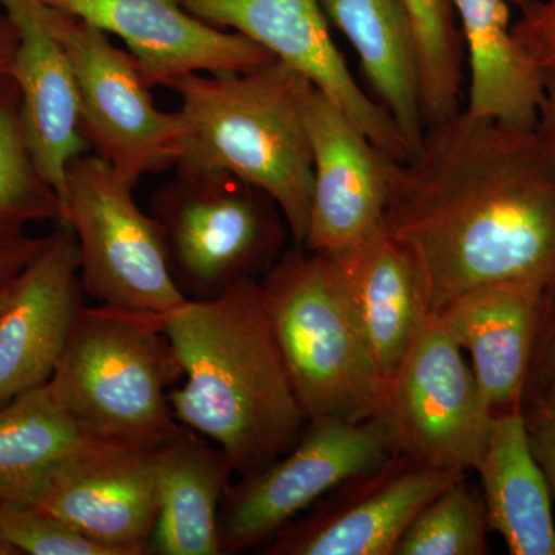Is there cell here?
Masks as SVG:
<instances>
[{
	"mask_svg": "<svg viewBox=\"0 0 555 555\" xmlns=\"http://www.w3.org/2000/svg\"><path fill=\"white\" fill-rule=\"evenodd\" d=\"M42 385L0 406V505H33L62 460L93 443Z\"/></svg>",
	"mask_w": 555,
	"mask_h": 555,
	"instance_id": "24",
	"label": "cell"
},
{
	"mask_svg": "<svg viewBox=\"0 0 555 555\" xmlns=\"http://www.w3.org/2000/svg\"><path fill=\"white\" fill-rule=\"evenodd\" d=\"M334 259L358 331L386 390L430 317L422 273L385 228Z\"/></svg>",
	"mask_w": 555,
	"mask_h": 555,
	"instance_id": "19",
	"label": "cell"
},
{
	"mask_svg": "<svg viewBox=\"0 0 555 555\" xmlns=\"http://www.w3.org/2000/svg\"><path fill=\"white\" fill-rule=\"evenodd\" d=\"M166 87L178 94L189 129L179 164L228 171L264 192L302 247L313 192L308 108L315 87L276 60L247 73H192Z\"/></svg>",
	"mask_w": 555,
	"mask_h": 555,
	"instance_id": "3",
	"label": "cell"
},
{
	"mask_svg": "<svg viewBox=\"0 0 555 555\" xmlns=\"http://www.w3.org/2000/svg\"><path fill=\"white\" fill-rule=\"evenodd\" d=\"M175 169V178L152 196L150 215L184 297L207 301L264 276L284 254L288 232L276 204L228 171L189 164Z\"/></svg>",
	"mask_w": 555,
	"mask_h": 555,
	"instance_id": "6",
	"label": "cell"
},
{
	"mask_svg": "<svg viewBox=\"0 0 555 555\" xmlns=\"http://www.w3.org/2000/svg\"><path fill=\"white\" fill-rule=\"evenodd\" d=\"M137 184L100 156H78L67 169L61 221L79 248L83 294L96 305L167 315L190 301L169 268L158 222L133 198Z\"/></svg>",
	"mask_w": 555,
	"mask_h": 555,
	"instance_id": "7",
	"label": "cell"
},
{
	"mask_svg": "<svg viewBox=\"0 0 555 555\" xmlns=\"http://www.w3.org/2000/svg\"><path fill=\"white\" fill-rule=\"evenodd\" d=\"M521 414L532 455L545 473L555 499V389L524 397Z\"/></svg>",
	"mask_w": 555,
	"mask_h": 555,
	"instance_id": "30",
	"label": "cell"
},
{
	"mask_svg": "<svg viewBox=\"0 0 555 555\" xmlns=\"http://www.w3.org/2000/svg\"><path fill=\"white\" fill-rule=\"evenodd\" d=\"M208 25L232 28L294 68L352 120L382 152L406 163L411 152L396 120L361 90L328 31L320 0H181Z\"/></svg>",
	"mask_w": 555,
	"mask_h": 555,
	"instance_id": "12",
	"label": "cell"
},
{
	"mask_svg": "<svg viewBox=\"0 0 555 555\" xmlns=\"http://www.w3.org/2000/svg\"><path fill=\"white\" fill-rule=\"evenodd\" d=\"M46 243L47 236H33L25 225L0 222V294L38 257Z\"/></svg>",
	"mask_w": 555,
	"mask_h": 555,
	"instance_id": "32",
	"label": "cell"
},
{
	"mask_svg": "<svg viewBox=\"0 0 555 555\" xmlns=\"http://www.w3.org/2000/svg\"><path fill=\"white\" fill-rule=\"evenodd\" d=\"M466 477L393 452L337 486L281 529L262 555H396L404 532L441 491Z\"/></svg>",
	"mask_w": 555,
	"mask_h": 555,
	"instance_id": "11",
	"label": "cell"
},
{
	"mask_svg": "<svg viewBox=\"0 0 555 555\" xmlns=\"http://www.w3.org/2000/svg\"><path fill=\"white\" fill-rule=\"evenodd\" d=\"M543 288L531 283L491 284L460 295L434 315L469 353L492 415L521 408Z\"/></svg>",
	"mask_w": 555,
	"mask_h": 555,
	"instance_id": "18",
	"label": "cell"
},
{
	"mask_svg": "<svg viewBox=\"0 0 555 555\" xmlns=\"http://www.w3.org/2000/svg\"><path fill=\"white\" fill-rule=\"evenodd\" d=\"M158 518L150 554L221 555L218 514L235 474L229 456L184 427L155 449Z\"/></svg>",
	"mask_w": 555,
	"mask_h": 555,
	"instance_id": "20",
	"label": "cell"
},
{
	"mask_svg": "<svg viewBox=\"0 0 555 555\" xmlns=\"http://www.w3.org/2000/svg\"><path fill=\"white\" fill-rule=\"evenodd\" d=\"M0 302V406L47 385L62 356L83 291L75 232L64 221Z\"/></svg>",
	"mask_w": 555,
	"mask_h": 555,
	"instance_id": "16",
	"label": "cell"
},
{
	"mask_svg": "<svg viewBox=\"0 0 555 555\" xmlns=\"http://www.w3.org/2000/svg\"><path fill=\"white\" fill-rule=\"evenodd\" d=\"M17 31L11 76L21 90L28 141L40 173L64 206L69 163L90 145L80 131L72 62L51 31L42 0H0Z\"/></svg>",
	"mask_w": 555,
	"mask_h": 555,
	"instance_id": "17",
	"label": "cell"
},
{
	"mask_svg": "<svg viewBox=\"0 0 555 555\" xmlns=\"http://www.w3.org/2000/svg\"><path fill=\"white\" fill-rule=\"evenodd\" d=\"M61 221L56 192L40 173L25 126L22 96L11 75L0 76V222Z\"/></svg>",
	"mask_w": 555,
	"mask_h": 555,
	"instance_id": "25",
	"label": "cell"
},
{
	"mask_svg": "<svg viewBox=\"0 0 555 555\" xmlns=\"http://www.w3.org/2000/svg\"><path fill=\"white\" fill-rule=\"evenodd\" d=\"M313 192L302 248L337 258L385 228L393 158L315 89L308 108Z\"/></svg>",
	"mask_w": 555,
	"mask_h": 555,
	"instance_id": "14",
	"label": "cell"
},
{
	"mask_svg": "<svg viewBox=\"0 0 555 555\" xmlns=\"http://www.w3.org/2000/svg\"><path fill=\"white\" fill-rule=\"evenodd\" d=\"M378 416L397 454L437 469L476 470L492 414L473 366L436 317L386 386Z\"/></svg>",
	"mask_w": 555,
	"mask_h": 555,
	"instance_id": "10",
	"label": "cell"
},
{
	"mask_svg": "<svg viewBox=\"0 0 555 555\" xmlns=\"http://www.w3.org/2000/svg\"><path fill=\"white\" fill-rule=\"evenodd\" d=\"M537 130L555 153V75H545V100L540 109Z\"/></svg>",
	"mask_w": 555,
	"mask_h": 555,
	"instance_id": "33",
	"label": "cell"
},
{
	"mask_svg": "<svg viewBox=\"0 0 555 555\" xmlns=\"http://www.w3.org/2000/svg\"><path fill=\"white\" fill-rule=\"evenodd\" d=\"M30 506L113 555L150 554L158 518L155 451L93 441L51 470Z\"/></svg>",
	"mask_w": 555,
	"mask_h": 555,
	"instance_id": "13",
	"label": "cell"
},
{
	"mask_svg": "<svg viewBox=\"0 0 555 555\" xmlns=\"http://www.w3.org/2000/svg\"><path fill=\"white\" fill-rule=\"evenodd\" d=\"M182 371L169 400L179 423L217 444L241 476L297 444L309 420L292 385L261 283L248 280L163 317Z\"/></svg>",
	"mask_w": 555,
	"mask_h": 555,
	"instance_id": "2",
	"label": "cell"
},
{
	"mask_svg": "<svg viewBox=\"0 0 555 555\" xmlns=\"http://www.w3.org/2000/svg\"><path fill=\"white\" fill-rule=\"evenodd\" d=\"M489 531L481 489L463 477L415 517L396 555H485Z\"/></svg>",
	"mask_w": 555,
	"mask_h": 555,
	"instance_id": "27",
	"label": "cell"
},
{
	"mask_svg": "<svg viewBox=\"0 0 555 555\" xmlns=\"http://www.w3.org/2000/svg\"><path fill=\"white\" fill-rule=\"evenodd\" d=\"M509 2H513V3H521V2H526V0H509Z\"/></svg>",
	"mask_w": 555,
	"mask_h": 555,
	"instance_id": "36",
	"label": "cell"
},
{
	"mask_svg": "<svg viewBox=\"0 0 555 555\" xmlns=\"http://www.w3.org/2000/svg\"><path fill=\"white\" fill-rule=\"evenodd\" d=\"M385 230L418 266L430 315L500 283L555 281V153L540 131L455 113L390 167Z\"/></svg>",
	"mask_w": 555,
	"mask_h": 555,
	"instance_id": "1",
	"label": "cell"
},
{
	"mask_svg": "<svg viewBox=\"0 0 555 555\" xmlns=\"http://www.w3.org/2000/svg\"><path fill=\"white\" fill-rule=\"evenodd\" d=\"M46 7L51 31L72 62L80 131L90 149L133 184L144 175L177 167L189 137L181 112L156 107L130 51L113 46L89 22Z\"/></svg>",
	"mask_w": 555,
	"mask_h": 555,
	"instance_id": "8",
	"label": "cell"
},
{
	"mask_svg": "<svg viewBox=\"0 0 555 555\" xmlns=\"http://www.w3.org/2000/svg\"><path fill=\"white\" fill-rule=\"evenodd\" d=\"M0 535L17 555H113L61 518L30 505H0Z\"/></svg>",
	"mask_w": 555,
	"mask_h": 555,
	"instance_id": "28",
	"label": "cell"
},
{
	"mask_svg": "<svg viewBox=\"0 0 555 555\" xmlns=\"http://www.w3.org/2000/svg\"><path fill=\"white\" fill-rule=\"evenodd\" d=\"M349 39L372 89L414 158L425 137L414 27L404 0H320Z\"/></svg>",
	"mask_w": 555,
	"mask_h": 555,
	"instance_id": "22",
	"label": "cell"
},
{
	"mask_svg": "<svg viewBox=\"0 0 555 555\" xmlns=\"http://www.w3.org/2000/svg\"><path fill=\"white\" fill-rule=\"evenodd\" d=\"M3 292H5V291H3ZM3 292H2V294H0V302H2V295H3Z\"/></svg>",
	"mask_w": 555,
	"mask_h": 555,
	"instance_id": "37",
	"label": "cell"
},
{
	"mask_svg": "<svg viewBox=\"0 0 555 555\" xmlns=\"http://www.w3.org/2000/svg\"><path fill=\"white\" fill-rule=\"evenodd\" d=\"M0 555H17L16 551L3 540L2 535H0Z\"/></svg>",
	"mask_w": 555,
	"mask_h": 555,
	"instance_id": "35",
	"label": "cell"
},
{
	"mask_svg": "<svg viewBox=\"0 0 555 555\" xmlns=\"http://www.w3.org/2000/svg\"><path fill=\"white\" fill-rule=\"evenodd\" d=\"M476 473L489 529L509 554L555 555L553 492L529 447L521 408L492 415Z\"/></svg>",
	"mask_w": 555,
	"mask_h": 555,
	"instance_id": "21",
	"label": "cell"
},
{
	"mask_svg": "<svg viewBox=\"0 0 555 555\" xmlns=\"http://www.w3.org/2000/svg\"><path fill=\"white\" fill-rule=\"evenodd\" d=\"M392 454L379 416L309 420L291 451L225 489L218 514L221 555L261 550L302 511Z\"/></svg>",
	"mask_w": 555,
	"mask_h": 555,
	"instance_id": "9",
	"label": "cell"
},
{
	"mask_svg": "<svg viewBox=\"0 0 555 555\" xmlns=\"http://www.w3.org/2000/svg\"><path fill=\"white\" fill-rule=\"evenodd\" d=\"M509 0H451L469 61L466 112L514 129L534 130L545 100V76L518 47L509 24Z\"/></svg>",
	"mask_w": 555,
	"mask_h": 555,
	"instance_id": "23",
	"label": "cell"
},
{
	"mask_svg": "<svg viewBox=\"0 0 555 555\" xmlns=\"http://www.w3.org/2000/svg\"><path fill=\"white\" fill-rule=\"evenodd\" d=\"M416 42L425 122L460 112L463 83L462 40L452 20L451 0H404Z\"/></svg>",
	"mask_w": 555,
	"mask_h": 555,
	"instance_id": "26",
	"label": "cell"
},
{
	"mask_svg": "<svg viewBox=\"0 0 555 555\" xmlns=\"http://www.w3.org/2000/svg\"><path fill=\"white\" fill-rule=\"evenodd\" d=\"M518 7L520 20L513 25L518 47L543 76L555 75V0H526Z\"/></svg>",
	"mask_w": 555,
	"mask_h": 555,
	"instance_id": "29",
	"label": "cell"
},
{
	"mask_svg": "<svg viewBox=\"0 0 555 555\" xmlns=\"http://www.w3.org/2000/svg\"><path fill=\"white\" fill-rule=\"evenodd\" d=\"M163 317L102 305L79 310L47 386L87 436L155 451L184 430L169 400L182 371Z\"/></svg>",
	"mask_w": 555,
	"mask_h": 555,
	"instance_id": "4",
	"label": "cell"
},
{
	"mask_svg": "<svg viewBox=\"0 0 555 555\" xmlns=\"http://www.w3.org/2000/svg\"><path fill=\"white\" fill-rule=\"evenodd\" d=\"M550 389H555V281L543 288L524 397Z\"/></svg>",
	"mask_w": 555,
	"mask_h": 555,
	"instance_id": "31",
	"label": "cell"
},
{
	"mask_svg": "<svg viewBox=\"0 0 555 555\" xmlns=\"http://www.w3.org/2000/svg\"><path fill=\"white\" fill-rule=\"evenodd\" d=\"M16 46L17 31L13 21L5 13L0 14V76L11 75Z\"/></svg>",
	"mask_w": 555,
	"mask_h": 555,
	"instance_id": "34",
	"label": "cell"
},
{
	"mask_svg": "<svg viewBox=\"0 0 555 555\" xmlns=\"http://www.w3.org/2000/svg\"><path fill=\"white\" fill-rule=\"evenodd\" d=\"M54 10L118 36L150 89L192 73H247L275 61L241 33L208 25L181 0H42Z\"/></svg>",
	"mask_w": 555,
	"mask_h": 555,
	"instance_id": "15",
	"label": "cell"
},
{
	"mask_svg": "<svg viewBox=\"0 0 555 555\" xmlns=\"http://www.w3.org/2000/svg\"><path fill=\"white\" fill-rule=\"evenodd\" d=\"M259 283L308 420L378 416L385 387L358 331L337 261L295 246Z\"/></svg>",
	"mask_w": 555,
	"mask_h": 555,
	"instance_id": "5",
	"label": "cell"
}]
</instances>
